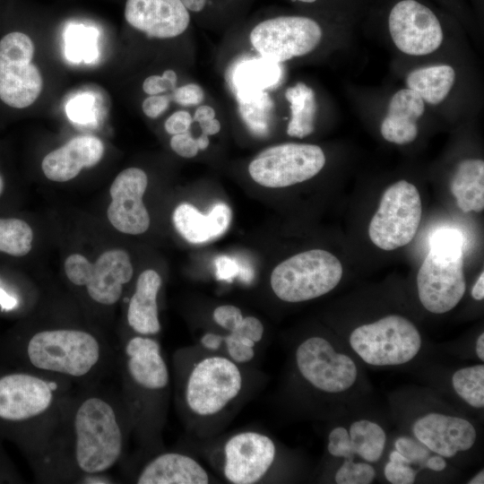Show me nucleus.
<instances>
[{"mask_svg":"<svg viewBox=\"0 0 484 484\" xmlns=\"http://www.w3.org/2000/svg\"><path fill=\"white\" fill-rule=\"evenodd\" d=\"M170 95H150L142 103L144 115L150 118H157L169 108Z\"/></svg>","mask_w":484,"mask_h":484,"instance_id":"nucleus-46","label":"nucleus"},{"mask_svg":"<svg viewBox=\"0 0 484 484\" xmlns=\"http://www.w3.org/2000/svg\"><path fill=\"white\" fill-rule=\"evenodd\" d=\"M124 352L126 373L136 385L150 391L162 390L168 385L169 369L156 340L134 336L125 343Z\"/></svg>","mask_w":484,"mask_h":484,"instance_id":"nucleus-19","label":"nucleus"},{"mask_svg":"<svg viewBox=\"0 0 484 484\" xmlns=\"http://www.w3.org/2000/svg\"><path fill=\"white\" fill-rule=\"evenodd\" d=\"M223 341L229 355L234 362L246 363L254 358L255 343L251 340L229 333L223 337Z\"/></svg>","mask_w":484,"mask_h":484,"instance_id":"nucleus-35","label":"nucleus"},{"mask_svg":"<svg viewBox=\"0 0 484 484\" xmlns=\"http://www.w3.org/2000/svg\"><path fill=\"white\" fill-rule=\"evenodd\" d=\"M339 259L323 249L297 254L279 264L271 274L274 294L286 302H302L333 290L342 277Z\"/></svg>","mask_w":484,"mask_h":484,"instance_id":"nucleus-3","label":"nucleus"},{"mask_svg":"<svg viewBox=\"0 0 484 484\" xmlns=\"http://www.w3.org/2000/svg\"><path fill=\"white\" fill-rule=\"evenodd\" d=\"M125 18L133 28L156 39L176 38L190 22L181 0H126Z\"/></svg>","mask_w":484,"mask_h":484,"instance_id":"nucleus-16","label":"nucleus"},{"mask_svg":"<svg viewBox=\"0 0 484 484\" xmlns=\"http://www.w3.org/2000/svg\"><path fill=\"white\" fill-rule=\"evenodd\" d=\"M222 340V336L208 333L203 336L201 342L206 349L215 350L220 347Z\"/></svg>","mask_w":484,"mask_h":484,"instance_id":"nucleus-50","label":"nucleus"},{"mask_svg":"<svg viewBox=\"0 0 484 484\" xmlns=\"http://www.w3.org/2000/svg\"><path fill=\"white\" fill-rule=\"evenodd\" d=\"M215 115L216 113L212 107L209 105H199L194 113L193 121L200 124L206 120L214 118Z\"/></svg>","mask_w":484,"mask_h":484,"instance_id":"nucleus-48","label":"nucleus"},{"mask_svg":"<svg viewBox=\"0 0 484 484\" xmlns=\"http://www.w3.org/2000/svg\"><path fill=\"white\" fill-rule=\"evenodd\" d=\"M471 296L476 300H482L484 298V272L479 276L471 290Z\"/></svg>","mask_w":484,"mask_h":484,"instance_id":"nucleus-53","label":"nucleus"},{"mask_svg":"<svg viewBox=\"0 0 484 484\" xmlns=\"http://www.w3.org/2000/svg\"><path fill=\"white\" fill-rule=\"evenodd\" d=\"M35 46L19 30L0 39V100L7 107L23 109L39 98L43 87L40 71L33 64Z\"/></svg>","mask_w":484,"mask_h":484,"instance_id":"nucleus-5","label":"nucleus"},{"mask_svg":"<svg viewBox=\"0 0 484 484\" xmlns=\"http://www.w3.org/2000/svg\"><path fill=\"white\" fill-rule=\"evenodd\" d=\"M464 243L465 238L461 230L442 227L429 237V253L441 260L455 261L462 258Z\"/></svg>","mask_w":484,"mask_h":484,"instance_id":"nucleus-32","label":"nucleus"},{"mask_svg":"<svg viewBox=\"0 0 484 484\" xmlns=\"http://www.w3.org/2000/svg\"><path fill=\"white\" fill-rule=\"evenodd\" d=\"M328 452L335 457L352 459L354 450L349 431L342 427L333 428L329 434Z\"/></svg>","mask_w":484,"mask_h":484,"instance_id":"nucleus-36","label":"nucleus"},{"mask_svg":"<svg viewBox=\"0 0 484 484\" xmlns=\"http://www.w3.org/2000/svg\"><path fill=\"white\" fill-rule=\"evenodd\" d=\"M104 151L99 138L79 135L48 153L42 160L41 169L49 180L65 182L77 177L83 168L98 164Z\"/></svg>","mask_w":484,"mask_h":484,"instance_id":"nucleus-18","label":"nucleus"},{"mask_svg":"<svg viewBox=\"0 0 484 484\" xmlns=\"http://www.w3.org/2000/svg\"><path fill=\"white\" fill-rule=\"evenodd\" d=\"M72 460L86 475H99L119 460L124 434L114 405L104 397L83 398L72 416Z\"/></svg>","mask_w":484,"mask_h":484,"instance_id":"nucleus-1","label":"nucleus"},{"mask_svg":"<svg viewBox=\"0 0 484 484\" xmlns=\"http://www.w3.org/2000/svg\"><path fill=\"white\" fill-rule=\"evenodd\" d=\"M18 305V300L4 290L0 288V307L5 310H12Z\"/></svg>","mask_w":484,"mask_h":484,"instance_id":"nucleus-51","label":"nucleus"},{"mask_svg":"<svg viewBox=\"0 0 484 484\" xmlns=\"http://www.w3.org/2000/svg\"><path fill=\"white\" fill-rule=\"evenodd\" d=\"M454 79L455 73L452 66L437 65L413 70L408 74L406 84L424 101L436 105L445 99Z\"/></svg>","mask_w":484,"mask_h":484,"instance_id":"nucleus-26","label":"nucleus"},{"mask_svg":"<svg viewBox=\"0 0 484 484\" xmlns=\"http://www.w3.org/2000/svg\"><path fill=\"white\" fill-rule=\"evenodd\" d=\"M209 476L194 459L178 453L161 454L139 473V484H206Z\"/></svg>","mask_w":484,"mask_h":484,"instance_id":"nucleus-22","label":"nucleus"},{"mask_svg":"<svg viewBox=\"0 0 484 484\" xmlns=\"http://www.w3.org/2000/svg\"><path fill=\"white\" fill-rule=\"evenodd\" d=\"M451 191L463 212L484 209V162L469 159L459 163L451 181Z\"/></svg>","mask_w":484,"mask_h":484,"instance_id":"nucleus-25","label":"nucleus"},{"mask_svg":"<svg viewBox=\"0 0 484 484\" xmlns=\"http://www.w3.org/2000/svg\"><path fill=\"white\" fill-rule=\"evenodd\" d=\"M417 440L429 451L443 457H452L469 450L475 443L476 430L468 420L440 413H429L413 425Z\"/></svg>","mask_w":484,"mask_h":484,"instance_id":"nucleus-17","label":"nucleus"},{"mask_svg":"<svg viewBox=\"0 0 484 484\" xmlns=\"http://www.w3.org/2000/svg\"><path fill=\"white\" fill-rule=\"evenodd\" d=\"M350 344L369 365L395 366L409 362L418 354L421 336L410 320L391 315L357 327L350 335Z\"/></svg>","mask_w":484,"mask_h":484,"instance_id":"nucleus-4","label":"nucleus"},{"mask_svg":"<svg viewBox=\"0 0 484 484\" xmlns=\"http://www.w3.org/2000/svg\"><path fill=\"white\" fill-rule=\"evenodd\" d=\"M320 25L305 16H278L257 23L249 39L268 61L281 63L313 51L322 39Z\"/></svg>","mask_w":484,"mask_h":484,"instance_id":"nucleus-8","label":"nucleus"},{"mask_svg":"<svg viewBox=\"0 0 484 484\" xmlns=\"http://www.w3.org/2000/svg\"><path fill=\"white\" fill-rule=\"evenodd\" d=\"M394 447L410 463L425 462L429 456L428 448L419 440L411 437H398L394 442Z\"/></svg>","mask_w":484,"mask_h":484,"instance_id":"nucleus-37","label":"nucleus"},{"mask_svg":"<svg viewBox=\"0 0 484 484\" xmlns=\"http://www.w3.org/2000/svg\"><path fill=\"white\" fill-rule=\"evenodd\" d=\"M93 98L82 95L73 99L66 106L67 116L74 122L85 124L92 117Z\"/></svg>","mask_w":484,"mask_h":484,"instance_id":"nucleus-40","label":"nucleus"},{"mask_svg":"<svg viewBox=\"0 0 484 484\" xmlns=\"http://www.w3.org/2000/svg\"><path fill=\"white\" fill-rule=\"evenodd\" d=\"M229 333L247 338L256 343L263 338L264 325L258 318L255 316H246L243 317L236 329Z\"/></svg>","mask_w":484,"mask_h":484,"instance_id":"nucleus-44","label":"nucleus"},{"mask_svg":"<svg viewBox=\"0 0 484 484\" xmlns=\"http://www.w3.org/2000/svg\"><path fill=\"white\" fill-rule=\"evenodd\" d=\"M285 98L290 108L287 134L296 138H305L311 134L315 130L316 113L315 95L313 89L304 82H298L286 90Z\"/></svg>","mask_w":484,"mask_h":484,"instance_id":"nucleus-27","label":"nucleus"},{"mask_svg":"<svg viewBox=\"0 0 484 484\" xmlns=\"http://www.w3.org/2000/svg\"><path fill=\"white\" fill-rule=\"evenodd\" d=\"M160 286V276L151 269L143 271L137 279L126 318L129 326L139 335H155L160 331L157 305Z\"/></svg>","mask_w":484,"mask_h":484,"instance_id":"nucleus-24","label":"nucleus"},{"mask_svg":"<svg viewBox=\"0 0 484 484\" xmlns=\"http://www.w3.org/2000/svg\"><path fill=\"white\" fill-rule=\"evenodd\" d=\"M325 164L321 147L308 143H287L266 148L248 165V172L257 184L270 188L286 187L317 175Z\"/></svg>","mask_w":484,"mask_h":484,"instance_id":"nucleus-7","label":"nucleus"},{"mask_svg":"<svg viewBox=\"0 0 484 484\" xmlns=\"http://www.w3.org/2000/svg\"><path fill=\"white\" fill-rule=\"evenodd\" d=\"M349 434L354 454L371 462L380 459L386 436L379 425L367 419L355 421L350 425Z\"/></svg>","mask_w":484,"mask_h":484,"instance_id":"nucleus-28","label":"nucleus"},{"mask_svg":"<svg viewBox=\"0 0 484 484\" xmlns=\"http://www.w3.org/2000/svg\"><path fill=\"white\" fill-rule=\"evenodd\" d=\"M177 84V73L172 69H167L161 75L148 76L143 82V90L148 95H159L168 91H174Z\"/></svg>","mask_w":484,"mask_h":484,"instance_id":"nucleus-38","label":"nucleus"},{"mask_svg":"<svg viewBox=\"0 0 484 484\" xmlns=\"http://www.w3.org/2000/svg\"><path fill=\"white\" fill-rule=\"evenodd\" d=\"M231 210L220 202L207 214L190 203H180L173 212L177 231L188 242L201 244L219 238L226 232L231 220Z\"/></svg>","mask_w":484,"mask_h":484,"instance_id":"nucleus-21","label":"nucleus"},{"mask_svg":"<svg viewBox=\"0 0 484 484\" xmlns=\"http://www.w3.org/2000/svg\"><path fill=\"white\" fill-rule=\"evenodd\" d=\"M4 186V179H3L2 176L0 175V195H1L2 193H3Z\"/></svg>","mask_w":484,"mask_h":484,"instance_id":"nucleus-58","label":"nucleus"},{"mask_svg":"<svg viewBox=\"0 0 484 484\" xmlns=\"http://www.w3.org/2000/svg\"><path fill=\"white\" fill-rule=\"evenodd\" d=\"M476 353L480 359L484 360V333H481L476 342Z\"/></svg>","mask_w":484,"mask_h":484,"instance_id":"nucleus-55","label":"nucleus"},{"mask_svg":"<svg viewBox=\"0 0 484 484\" xmlns=\"http://www.w3.org/2000/svg\"><path fill=\"white\" fill-rule=\"evenodd\" d=\"M425 109L424 100L413 91L402 89L391 99L381 125V134L388 142L407 144L418 135L417 121Z\"/></svg>","mask_w":484,"mask_h":484,"instance_id":"nucleus-23","label":"nucleus"},{"mask_svg":"<svg viewBox=\"0 0 484 484\" xmlns=\"http://www.w3.org/2000/svg\"><path fill=\"white\" fill-rule=\"evenodd\" d=\"M169 144L177 155L186 159L194 158L201 151L199 138L193 137L189 131L174 134L170 139Z\"/></svg>","mask_w":484,"mask_h":484,"instance_id":"nucleus-41","label":"nucleus"},{"mask_svg":"<svg viewBox=\"0 0 484 484\" xmlns=\"http://www.w3.org/2000/svg\"><path fill=\"white\" fill-rule=\"evenodd\" d=\"M389 459L391 462L410 464L409 461L396 450L390 454Z\"/></svg>","mask_w":484,"mask_h":484,"instance_id":"nucleus-56","label":"nucleus"},{"mask_svg":"<svg viewBox=\"0 0 484 484\" xmlns=\"http://www.w3.org/2000/svg\"><path fill=\"white\" fill-rule=\"evenodd\" d=\"M385 476L393 484H411L415 481L416 471L409 464L390 461L385 464Z\"/></svg>","mask_w":484,"mask_h":484,"instance_id":"nucleus-43","label":"nucleus"},{"mask_svg":"<svg viewBox=\"0 0 484 484\" xmlns=\"http://www.w3.org/2000/svg\"><path fill=\"white\" fill-rule=\"evenodd\" d=\"M295 1H299V2H303V3H314L316 0H295Z\"/></svg>","mask_w":484,"mask_h":484,"instance_id":"nucleus-59","label":"nucleus"},{"mask_svg":"<svg viewBox=\"0 0 484 484\" xmlns=\"http://www.w3.org/2000/svg\"><path fill=\"white\" fill-rule=\"evenodd\" d=\"M425 462H426V467L435 471H441L446 466V462L445 459L443 458V456L439 454L433 455L430 457L428 456Z\"/></svg>","mask_w":484,"mask_h":484,"instance_id":"nucleus-52","label":"nucleus"},{"mask_svg":"<svg viewBox=\"0 0 484 484\" xmlns=\"http://www.w3.org/2000/svg\"><path fill=\"white\" fill-rule=\"evenodd\" d=\"M33 232L30 225L20 219H0V252L13 255H27L32 246Z\"/></svg>","mask_w":484,"mask_h":484,"instance_id":"nucleus-30","label":"nucleus"},{"mask_svg":"<svg viewBox=\"0 0 484 484\" xmlns=\"http://www.w3.org/2000/svg\"><path fill=\"white\" fill-rule=\"evenodd\" d=\"M388 27L395 46L411 56H424L436 50L443 30L435 13L416 0H402L391 10Z\"/></svg>","mask_w":484,"mask_h":484,"instance_id":"nucleus-12","label":"nucleus"},{"mask_svg":"<svg viewBox=\"0 0 484 484\" xmlns=\"http://www.w3.org/2000/svg\"><path fill=\"white\" fill-rule=\"evenodd\" d=\"M171 100L180 106L192 107L201 104L204 99L203 88L194 82L177 87L170 95Z\"/></svg>","mask_w":484,"mask_h":484,"instance_id":"nucleus-39","label":"nucleus"},{"mask_svg":"<svg viewBox=\"0 0 484 484\" xmlns=\"http://www.w3.org/2000/svg\"><path fill=\"white\" fill-rule=\"evenodd\" d=\"M192 115L186 110H177L165 121L164 127L169 134H178L189 131L193 124Z\"/></svg>","mask_w":484,"mask_h":484,"instance_id":"nucleus-45","label":"nucleus"},{"mask_svg":"<svg viewBox=\"0 0 484 484\" xmlns=\"http://www.w3.org/2000/svg\"><path fill=\"white\" fill-rule=\"evenodd\" d=\"M212 317L220 327L232 332L236 329L244 316L238 307L222 305L214 309Z\"/></svg>","mask_w":484,"mask_h":484,"instance_id":"nucleus-42","label":"nucleus"},{"mask_svg":"<svg viewBox=\"0 0 484 484\" xmlns=\"http://www.w3.org/2000/svg\"><path fill=\"white\" fill-rule=\"evenodd\" d=\"M456 393L474 408L484 406V366L476 365L457 370L452 377Z\"/></svg>","mask_w":484,"mask_h":484,"instance_id":"nucleus-31","label":"nucleus"},{"mask_svg":"<svg viewBox=\"0 0 484 484\" xmlns=\"http://www.w3.org/2000/svg\"><path fill=\"white\" fill-rule=\"evenodd\" d=\"M462 258L445 261L429 252L417 274L419 298L431 313L444 314L453 309L465 292Z\"/></svg>","mask_w":484,"mask_h":484,"instance_id":"nucleus-13","label":"nucleus"},{"mask_svg":"<svg viewBox=\"0 0 484 484\" xmlns=\"http://www.w3.org/2000/svg\"><path fill=\"white\" fill-rule=\"evenodd\" d=\"M133 272L130 256L125 251H106L93 264L90 280L85 285L88 295L99 304L114 305L119 300L123 286L132 279Z\"/></svg>","mask_w":484,"mask_h":484,"instance_id":"nucleus-20","label":"nucleus"},{"mask_svg":"<svg viewBox=\"0 0 484 484\" xmlns=\"http://www.w3.org/2000/svg\"><path fill=\"white\" fill-rule=\"evenodd\" d=\"M148 185L146 173L138 168L122 170L111 184L108 208L110 223L120 232L138 235L150 226V216L143 202Z\"/></svg>","mask_w":484,"mask_h":484,"instance_id":"nucleus-15","label":"nucleus"},{"mask_svg":"<svg viewBox=\"0 0 484 484\" xmlns=\"http://www.w3.org/2000/svg\"><path fill=\"white\" fill-rule=\"evenodd\" d=\"M216 273L220 280H229L239 273V260L235 257L220 255L214 260Z\"/></svg>","mask_w":484,"mask_h":484,"instance_id":"nucleus-47","label":"nucleus"},{"mask_svg":"<svg viewBox=\"0 0 484 484\" xmlns=\"http://www.w3.org/2000/svg\"><path fill=\"white\" fill-rule=\"evenodd\" d=\"M375 476V469L368 463L346 459L336 471L334 479L338 484H369Z\"/></svg>","mask_w":484,"mask_h":484,"instance_id":"nucleus-33","label":"nucleus"},{"mask_svg":"<svg viewBox=\"0 0 484 484\" xmlns=\"http://www.w3.org/2000/svg\"><path fill=\"white\" fill-rule=\"evenodd\" d=\"M422 204L416 186L406 180L391 185L383 194L368 235L377 247L393 250L409 244L416 235Z\"/></svg>","mask_w":484,"mask_h":484,"instance_id":"nucleus-6","label":"nucleus"},{"mask_svg":"<svg viewBox=\"0 0 484 484\" xmlns=\"http://www.w3.org/2000/svg\"><path fill=\"white\" fill-rule=\"evenodd\" d=\"M26 355L39 371L81 378L97 367L102 349L89 332L60 328L34 333L27 342Z\"/></svg>","mask_w":484,"mask_h":484,"instance_id":"nucleus-2","label":"nucleus"},{"mask_svg":"<svg viewBox=\"0 0 484 484\" xmlns=\"http://www.w3.org/2000/svg\"><path fill=\"white\" fill-rule=\"evenodd\" d=\"M206 1L207 0H181L186 8L194 13L202 11L206 4Z\"/></svg>","mask_w":484,"mask_h":484,"instance_id":"nucleus-54","label":"nucleus"},{"mask_svg":"<svg viewBox=\"0 0 484 484\" xmlns=\"http://www.w3.org/2000/svg\"><path fill=\"white\" fill-rule=\"evenodd\" d=\"M241 388L242 376L233 360L207 357L194 367L188 376L186 404L197 415H214L235 399Z\"/></svg>","mask_w":484,"mask_h":484,"instance_id":"nucleus-9","label":"nucleus"},{"mask_svg":"<svg viewBox=\"0 0 484 484\" xmlns=\"http://www.w3.org/2000/svg\"><path fill=\"white\" fill-rule=\"evenodd\" d=\"M93 264L79 254L69 255L65 262V272L68 280L77 286H85L91 277Z\"/></svg>","mask_w":484,"mask_h":484,"instance_id":"nucleus-34","label":"nucleus"},{"mask_svg":"<svg viewBox=\"0 0 484 484\" xmlns=\"http://www.w3.org/2000/svg\"><path fill=\"white\" fill-rule=\"evenodd\" d=\"M65 53L74 63H86L96 60L98 56V30L82 24H70L65 30Z\"/></svg>","mask_w":484,"mask_h":484,"instance_id":"nucleus-29","label":"nucleus"},{"mask_svg":"<svg viewBox=\"0 0 484 484\" xmlns=\"http://www.w3.org/2000/svg\"><path fill=\"white\" fill-rule=\"evenodd\" d=\"M199 125L202 130V134L207 136L218 134L221 127L220 121L215 117L202 122L199 124Z\"/></svg>","mask_w":484,"mask_h":484,"instance_id":"nucleus-49","label":"nucleus"},{"mask_svg":"<svg viewBox=\"0 0 484 484\" xmlns=\"http://www.w3.org/2000/svg\"><path fill=\"white\" fill-rule=\"evenodd\" d=\"M56 401V385L39 375L12 373L0 377V419L22 423L46 415Z\"/></svg>","mask_w":484,"mask_h":484,"instance_id":"nucleus-11","label":"nucleus"},{"mask_svg":"<svg viewBox=\"0 0 484 484\" xmlns=\"http://www.w3.org/2000/svg\"><path fill=\"white\" fill-rule=\"evenodd\" d=\"M224 476L234 484L258 482L271 468L276 454L272 440L246 431L231 436L224 448Z\"/></svg>","mask_w":484,"mask_h":484,"instance_id":"nucleus-14","label":"nucleus"},{"mask_svg":"<svg viewBox=\"0 0 484 484\" xmlns=\"http://www.w3.org/2000/svg\"><path fill=\"white\" fill-rule=\"evenodd\" d=\"M301 376L314 387L326 393H341L350 388L358 376L354 361L337 352L324 338L314 336L299 344L296 351Z\"/></svg>","mask_w":484,"mask_h":484,"instance_id":"nucleus-10","label":"nucleus"},{"mask_svg":"<svg viewBox=\"0 0 484 484\" xmlns=\"http://www.w3.org/2000/svg\"><path fill=\"white\" fill-rule=\"evenodd\" d=\"M468 483L469 484H483L484 483V471H480Z\"/></svg>","mask_w":484,"mask_h":484,"instance_id":"nucleus-57","label":"nucleus"}]
</instances>
